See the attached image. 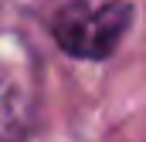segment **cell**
Instances as JSON below:
<instances>
[{"instance_id":"obj_1","label":"cell","mask_w":146,"mask_h":142,"mask_svg":"<svg viewBox=\"0 0 146 142\" xmlns=\"http://www.w3.org/2000/svg\"><path fill=\"white\" fill-rule=\"evenodd\" d=\"M133 7L126 0H68L51 20L58 47L82 61H106L129 31Z\"/></svg>"}]
</instances>
